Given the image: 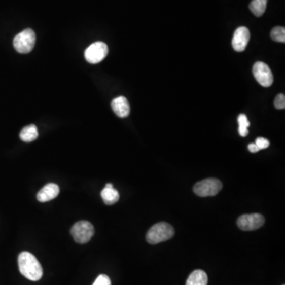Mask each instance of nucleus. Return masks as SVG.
<instances>
[{
	"label": "nucleus",
	"mask_w": 285,
	"mask_h": 285,
	"mask_svg": "<svg viewBox=\"0 0 285 285\" xmlns=\"http://www.w3.org/2000/svg\"><path fill=\"white\" fill-rule=\"evenodd\" d=\"M18 268L21 274L32 281H38L43 276V269L36 257L29 252H22L18 256Z\"/></svg>",
	"instance_id": "f257e3e1"
},
{
	"label": "nucleus",
	"mask_w": 285,
	"mask_h": 285,
	"mask_svg": "<svg viewBox=\"0 0 285 285\" xmlns=\"http://www.w3.org/2000/svg\"><path fill=\"white\" fill-rule=\"evenodd\" d=\"M173 235L174 229L173 227L167 223L160 222L155 224L148 231L146 239L148 243L155 245L169 240Z\"/></svg>",
	"instance_id": "f03ea898"
},
{
	"label": "nucleus",
	"mask_w": 285,
	"mask_h": 285,
	"mask_svg": "<svg viewBox=\"0 0 285 285\" xmlns=\"http://www.w3.org/2000/svg\"><path fill=\"white\" fill-rule=\"evenodd\" d=\"M36 42V34L34 31L31 29H26L15 37L13 41L14 47L17 52L20 53H30L34 47Z\"/></svg>",
	"instance_id": "7ed1b4c3"
},
{
	"label": "nucleus",
	"mask_w": 285,
	"mask_h": 285,
	"mask_svg": "<svg viewBox=\"0 0 285 285\" xmlns=\"http://www.w3.org/2000/svg\"><path fill=\"white\" fill-rule=\"evenodd\" d=\"M70 234L77 243H87L94 235V226L85 220L79 221L73 225Z\"/></svg>",
	"instance_id": "20e7f679"
},
{
	"label": "nucleus",
	"mask_w": 285,
	"mask_h": 285,
	"mask_svg": "<svg viewBox=\"0 0 285 285\" xmlns=\"http://www.w3.org/2000/svg\"><path fill=\"white\" fill-rule=\"evenodd\" d=\"M223 184L217 179H208L199 182L193 187V191L199 197H213L222 190Z\"/></svg>",
	"instance_id": "39448f33"
},
{
	"label": "nucleus",
	"mask_w": 285,
	"mask_h": 285,
	"mask_svg": "<svg viewBox=\"0 0 285 285\" xmlns=\"http://www.w3.org/2000/svg\"><path fill=\"white\" fill-rule=\"evenodd\" d=\"M109 49L106 44L104 42H98L90 45L86 49L85 56L86 60L90 63H98L102 61L107 55H108Z\"/></svg>",
	"instance_id": "423d86ee"
},
{
	"label": "nucleus",
	"mask_w": 285,
	"mask_h": 285,
	"mask_svg": "<svg viewBox=\"0 0 285 285\" xmlns=\"http://www.w3.org/2000/svg\"><path fill=\"white\" fill-rule=\"evenodd\" d=\"M264 224H265V218L263 216L258 213L241 216L237 220L238 228L245 231L259 229Z\"/></svg>",
	"instance_id": "0eeeda50"
},
{
	"label": "nucleus",
	"mask_w": 285,
	"mask_h": 285,
	"mask_svg": "<svg viewBox=\"0 0 285 285\" xmlns=\"http://www.w3.org/2000/svg\"><path fill=\"white\" fill-rule=\"evenodd\" d=\"M253 74L258 83L264 87H270L273 83V73L266 63L257 62L253 67Z\"/></svg>",
	"instance_id": "6e6552de"
},
{
	"label": "nucleus",
	"mask_w": 285,
	"mask_h": 285,
	"mask_svg": "<svg viewBox=\"0 0 285 285\" xmlns=\"http://www.w3.org/2000/svg\"><path fill=\"white\" fill-rule=\"evenodd\" d=\"M251 33L246 27L238 28L234 33L232 39V46L236 52H243L249 43Z\"/></svg>",
	"instance_id": "1a4fd4ad"
},
{
	"label": "nucleus",
	"mask_w": 285,
	"mask_h": 285,
	"mask_svg": "<svg viewBox=\"0 0 285 285\" xmlns=\"http://www.w3.org/2000/svg\"><path fill=\"white\" fill-rule=\"evenodd\" d=\"M60 193V187L55 183H49L38 192L37 198L40 202H48L56 198Z\"/></svg>",
	"instance_id": "9d476101"
},
{
	"label": "nucleus",
	"mask_w": 285,
	"mask_h": 285,
	"mask_svg": "<svg viewBox=\"0 0 285 285\" xmlns=\"http://www.w3.org/2000/svg\"><path fill=\"white\" fill-rule=\"evenodd\" d=\"M114 112L119 118H126L130 114V105L125 97L120 96L114 98L111 103Z\"/></svg>",
	"instance_id": "9b49d317"
},
{
	"label": "nucleus",
	"mask_w": 285,
	"mask_h": 285,
	"mask_svg": "<svg viewBox=\"0 0 285 285\" xmlns=\"http://www.w3.org/2000/svg\"><path fill=\"white\" fill-rule=\"evenodd\" d=\"M101 196L105 204H108V205H111V204L118 202L120 198L119 193L118 190L114 189L111 183L106 184L105 187L101 191Z\"/></svg>",
	"instance_id": "f8f14e48"
},
{
	"label": "nucleus",
	"mask_w": 285,
	"mask_h": 285,
	"mask_svg": "<svg viewBox=\"0 0 285 285\" xmlns=\"http://www.w3.org/2000/svg\"><path fill=\"white\" fill-rule=\"evenodd\" d=\"M208 284V275L203 270L193 271L190 275L187 280L186 285H207Z\"/></svg>",
	"instance_id": "ddd939ff"
},
{
	"label": "nucleus",
	"mask_w": 285,
	"mask_h": 285,
	"mask_svg": "<svg viewBox=\"0 0 285 285\" xmlns=\"http://www.w3.org/2000/svg\"><path fill=\"white\" fill-rule=\"evenodd\" d=\"M38 137V130L36 125H30L22 128L20 132V138L24 142L34 141Z\"/></svg>",
	"instance_id": "4468645a"
},
{
	"label": "nucleus",
	"mask_w": 285,
	"mask_h": 285,
	"mask_svg": "<svg viewBox=\"0 0 285 285\" xmlns=\"http://www.w3.org/2000/svg\"><path fill=\"white\" fill-rule=\"evenodd\" d=\"M267 3L268 0H253L250 4V10L255 16L261 17L266 10Z\"/></svg>",
	"instance_id": "2eb2a0df"
},
{
	"label": "nucleus",
	"mask_w": 285,
	"mask_h": 285,
	"mask_svg": "<svg viewBox=\"0 0 285 285\" xmlns=\"http://www.w3.org/2000/svg\"><path fill=\"white\" fill-rule=\"evenodd\" d=\"M238 125H239V127H238L239 135L242 136V137H245L249 133L248 128H249L250 125H251L247 117L245 114H240V115L238 116Z\"/></svg>",
	"instance_id": "dca6fc26"
},
{
	"label": "nucleus",
	"mask_w": 285,
	"mask_h": 285,
	"mask_svg": "<svg viewBox=\"0 0 285 285\" xmlns=\"http://www.w3.org/2000/svg\"><path fill=\"white\" fill-rule=\"evenodd\" d=\"M271 38L275 42H281L284 43L285 42V29L284 27H277L273 28V30L271 32Z\"/></svg>",
	"instance_id": "f3484780"
},
{
	"label": "nucleus",
	"mask_w": 285,
	"mask_h": 285,
	"mask_svg": "<svg viewBox=\"0 0 285 285\" xmlns=\"http://www.w3.org/2000/svg\"><path fill=\"white\" fill-rule=\"evenodd\" d=\"M274 106L277 110H283L285 108L284 94H279L276 96L274 101Z\"/></svg>",
	"instance_id": "a211bd4d"
},
{
	"label": "nucleus",
	"mask_w": 285,
	"mask_h": 285,
	"mask_svg": "<svg viewBox=\"0 0 285 285\" xmlns=\"http://www.w3.org/2000/svg\"><path fill=\"white\" fill-rule=\"evenodd\" d=\"M93 285H111V280L106 275L101 274L96 279Z\"/></svg>",
	"instance_id": "6ab92c4d"
},
{
	"label": "nucleus",
	"mask_w": 285,
	"mask_h": 285,
	"mask_svg": "<svg viewBox=\"0 0 285 285\" xmlns=\"http://www.w3.org/2000/svg\"><path fill=\"white\" fill-rule=\"evenodd\" d=\"M255 144L258 147V148H259L260 150L269 148V145H270V144H269V141L267 139L262 137L257 138Z\"/></svg>",
	"instance_id": "aec40b11"
},
{
	"label": "nucleus",
	"mask_w": 285,
	"mask_h": 285,
	"mask_svg": "<svg viewBox=\"0 0 285 285\" xmlns=\"http://www.w3.org/2000/svg\"><path fill=\"white\" fill-rule=\"evenodd\" d=\"M248 149H249L250 152H252V153H256V152H259L260 149L258 148V147L255 144H250L248 145Z\"/></svg>",
	"instance_id": "412c9836"
}]
</instances>
